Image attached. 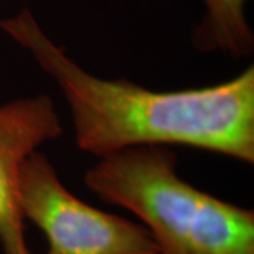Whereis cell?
I'll list each match as a JSON object with an SVG mask.
<instances>
[{"label":"cell","mask_w":254,"mask_h":254,"mask_svg":"<svg viewBox=\"0 0 254 254\" xmlns=\"http://www.w3.org/2000/svg\"><path fill=\"white\" fill-rule=\"evenodd\" d=\"M64 127L47 95L0 105V249L1 254H34L26 240L18 203L20 171L28 155L63 134Z\"/></svg>","instance_id":"4"},{"label":"cell","mask_w":254,"mask_h":254,"mask_svg":"<svg viewBox=\"0 0 254 254\" xmlns=\"http://www.w3.org/2000/svg\"><path fill=\"white\" fill-rule=\"evenodd\" d=\"M54 79L82 151L106 157L141 145H187L254 163V66L222 83L157 92L85 71L47 36L30 10L0 20Z\"/></svg>","instance_id":"1"},{"label":"cell","mask_w":254,"mask_h":254,"mask_svg":"<svg viewBox=\"0 0 254 254\" xmlns=\"http://www.w3.org/2000/svg\"><path fill=\"white\" fill-rule=\"evenodd\" d=\"M18 203L24 219L44 233L46 254H158L141 223L79 199L38 150L21 167Z\"/></svg>","instance_id":"3"},{"label":"cell","mask_w":254,"mask_h":254,"mask_svg":"<svg viewBox=\"0 0 254 254\" xmlns=\"http://www.w3.org/2000/svg\"><path fill=\"white\" fill-rule=\"evenodd\" d=\"M247 0H203L205 16L192 33L199 51H219L232 58L253 54L254 37L246 18Z\"/></svg>","instance_id":"5"},{"label":"cell","mask_w":254,"mask_h":254,"mask_svg":"<svg viewBox=\"0 0 254 254\" xmlns=\"http://www.w3.org/2000/svg\"><path fill=\"white\" fill-rule=\"evenodd\" d=\"M88 190L141 220L158 254H254V212L198 190L177 174L165 145H141L99 158Z\"/></svg>","instance_id":"2"}]
</instances>
